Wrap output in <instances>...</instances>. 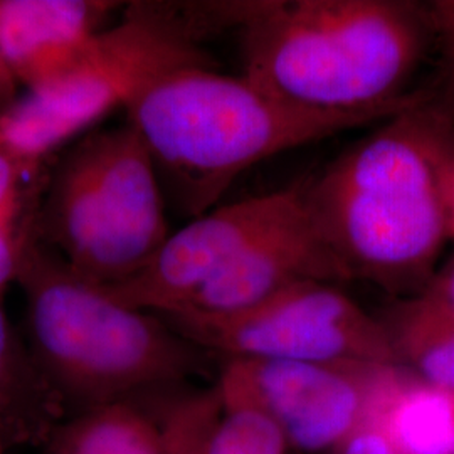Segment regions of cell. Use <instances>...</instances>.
Wrapping results in <instances>:
<instances>
[{
  "mask_svg": "<svg viewBox=\"0 0 454 454\" xmlns=\"http://www.w3.org/2000/svg\"><path fill=\"white\" fill-rule=\"evenodd\" d=\"M454 120L424 98L305 182L307 212L348 279L422 293L451 239L446 168Z\"/></svg>",
  "mask_w": 454,
  "mask_h": 454,
  "instance_id": "6da1fadb",
  "label": "cell"
},
{
  "mask_svg": "<svg viewBox=\"0 0 454 454\" xmlns=\"http://www.w3.org/2000/svg\"><path fill=\"white\" fill-rule=\"evenodd\" d=\"M241 34L243 76L292 105L360 114L403 108L433 34L404 0H254Z\"/></svg>",
  "mask_w": 454,
  "mask_h": 454,
  "instance_id": "7a4b0ae2",
  "label": "cell"
},
{
  "mask_svg": "<svg viewBox=\"0 0 454 454\" xmlns=\"http://www.w3.org/2000/svg\"><path fill=\"white\" fill-rule=\"evenodd\" d=\"M412 105L360 114L318 112L279 99L243 74L194 66L153 82L125 112L159 177L167 180L180 209L195 219L254 165L380 123Z\"/></svg>",
  "mask_w": 454,
  "mask_h": 454,
  "instance_id": "3957f363",
  "label": "cell"
},
{
  "mask_svg": "<svg viewBox=\"0 0 454 454\" xmlns=\"http://www.w3.org/2000/svg\"><path fill=\"white\" fill-rule=\"evenodd\" d=\"M16 283L27 307V345L69 412L130 401L202 371L204 350L160 317L129 309L76 275L34 231Z\"/></svg>",
  "mask_w": 454,
  "mask_h": 454,
  "instance_id": "277c9868",
  "label": "cell"
},
{
  "mask_svg": "<svg viewBox=\"0 0 454 454\" xmlns=\"http://www.w3.org/2000/svg\"><path fill=\"white\" fill-rule=\"evenodd\" d=\"M214 66L180 16L177 2H133L98 34L80 61L0 112V148L27 167L163 76Z\"/></svg>",
  "mask_w": 454,
  "mask_h": 454,
  "instance_id": "5b68a950",
  "label": "cell"
},
{
  "mask_svg": "<svg viewBox=\"0 0 454 454\" xmlns=\"http://www.w3.org/2000/svg\"><path fill=\"white\" fill-rule=\"evenodd\" d=\"M157 317L200 350L226 358L399 365L380 318L340 285L318 279L292 285L236 313Z\"/></svg>",
  "mask_w": 454,
  "mask_h": 454,
  "instance_id": "8992f818",
  "label": "cell"
},
{
  "mask_svg": "<svg viewBox=\"0 0 454 454\" xmlns=\"http://www.w3.org/2000/svg\"><path fill=\"white\" fill-rule=\"evenodd\" d=\"M399 367L226 358L214 386L223 406L268 416L293 450L333 453L369 419Z\"/></svg>",
  "mask_w": 454,
  "mask_h": 454,
  "instance_id": "52a82bcc",
  "label": "cell"
},
{
  "mask_svg": "<svg viewBox=\"0 0 454 454\" xmlns=\"http://www.w3.org/2000/svg\"><path fill=\"white\" fill-rule=\"evenodd\" d=\"M303 202L305 182H300L211 209L170 234L138 273L99 286L129 309L172 313L187 305L261 236L300 211Z\"/></svg>",
  "mask_w": 454,
  "mask_h": 454,
  "instance_id": "ba28073f",
  "label": "cell"
},
{
  "mask_svg": "<svg viewBox=\"0 0 454 454\" xmlns=\"http://www.w3.org/2000/svg\"><path fill=\"white\" fill-rule=\"evenodd\" d=\"M95 176L88 212L98 239L97 285L138 273L170 236L160 177L142 137L127 121L90 137Z\"/></svg>",
  "mask_w": 454,
  "mask_h": 454,
  "instance_id": "9c48e42d",
  "label": "cell"
},
{
  "mask_svg": "<svg viewBox=\"0 0 454 454\" xmlns=\"http://www.w3.org/2000/svg\"><path fill=\"white\" fill-rule=\"evenodd\" d=\"M309 279L335 285L350 281L317 232L303 202L300 211L261 236L187 305L176 311L236 313Z\"/></svg>",
  "mask_w": 454,
  "mask_h": 454,
  "instance_id": "30bf717a",
  "label": "cell"
},
{
  "mask_svg": "<svg viewBox=\"0 0 454 454\" xmlns=\"http://www.w3.org/2000/svg\"><path fill=\"white\" fill-rule=\"evenodd\" d=\"M118 4L98 0H0V54L27 91L80 61Z\"/></svg>",
  "mask_w": 454,
  "mask_h": 454,
  "instance_id": "8fae6325",
  "label": "cell"
},
{
  "mask_svg": "<svg viewBox=\"0 0 454 454\" xmlns=\"http://www.w3.org/2000/svg\"><path fill=\"white\" fill-rule=\"evenodd\" d=\"M71 416L0 305V454L46 448Z\"/></svg>",
  "mask_w": 454,
  "mask_h": 454,
  "instance_id": "7c38bea8",
  "label": "cell"
},
{
  "mask_svg": "<svg viewBox=\"0 0 454 454\" xmlns=\"http://www.w3.org/2000/svg\"><path fill=\"white\" fill-rule=\"evenodd\" d=\"M369 421L409 454H454V390L403 365L390 377Z\"/></svg>",
  "mask_w": 454,
  "mask_h": 454,
  "instance_id": "4fadbf2b",
  "label": "cell"
},
{
  "mask_svg": "<svg viewBox=\"0 0 454 454\" xmlns=\"http://www.w3.org/2000/svg\"><path fill=\"white\" fill-rule=\"evenodd\" d=\"M399 365L422 380L454 390V305L424 290L395 298L380 317Z\"/></svg>",
  "mask_w": 454,
  "mask_h": 454,
  "instance_id": "5bb4252c",
  "label": "cell"
},
{
  "mask_svg": "<svg viewBox=\"0 0 454 454\" xmlns=\"http://www.w3.org/2000/svg\"><path fill=\"white\" fill-rule=\"evenodd\" d=\"M44 450L48 454H165L160 424L131 401L69 416Z\"/></svg>",
  "mask_w": 454,
  "mask_h": 454,
  "instance_id": "9a60e30c",
  "label": "cell"
},
{
  "mask_svg": "<svg viewBox=\"0 0 454 454\" xmlns=\"http://www.w3.org/2000/svg\"><path fill=\"white\" fill-rule=\"evenodd\" d=\"M221 409L215 386L176 401L159 422L165 454H209L212 429Z\"/></svg>",
  "mask_w": 454,
  "mask_h": 454,
  "instance_id": "2e32d148",
  "label": "cell"
},
{
  "mask_svg": "<svg viewBox=\"0 0 454 454\" xmlns=\"http://www.w3.org/2000/svg\"><path fill=\"white\" fill-rule=\"evenodd\" d=\"M283 431L260 411L224 407L214 424L209 454H292Z\"/></svg>",
  "mask_w": 454,
  "mask_h": 454,
  "instance_id": "e0dca14e",
  "label": "cell"
},
{
  "mask_svg": "<svg viewBox=\"0 0 454 454\" xmlns=\"http://www.w3.org/2000/svg\"><path fill=\"white\" fill-rule=\"evenodd\" d=\"M33 211H27L24 195L0 209V305L12 283H16L24 246L33 236Z\"/></svg>",
  "mask_w": 454,
  "mask_h": 454,
  "instance_id": "ac0fdd59",
  "label": "cell"
},
{
  "mask_svg": "<svg viewBox=\"0 0 454 454\" xmlns=\"http://www.w3.org/2000/svg\"><path fill=\"white\" fill-rule=\"evenodd\" d=\"M427 11L442 56V99L438 106L454 120V0H436Z\"/></svg>",
  "mask_w": 454,
  "mask_h": 454,
  "instance_id": "d6986e66",
  "label": "cell"
},
{
  "mask_svg": "<svg viewBox=\"0 0 454 454\" xmlns=\"http://www.w3.org/2000/svg\"><path fill=\"white\" fill-rule=\"evenodd\" d=\"M333 454H409L392 442L372 421L364 422L357 431L341 442Z\"/></svg>",
  "mask_w": 454,
  "mask_h": 454,
  "instance_id": "ffe728a7",
  "label": "cell"
},
{
  "mask_svg": "<svg viewBox=\"0 0 454 454\" xmlns=\"http://www.w3.org/2000/svg\"><path fill=\"white\" fill-rule=\"evenodd\" d=\"M426 290L438 293L439 296L446 298L454 305V256L442 268H439L434 279Z\"/></svg>",
  "mask_w": 454,
  "mask_h": 454,
  "instance_id": "44dd1931",
  "label": "cell"
},
{
  "mask_svg": "<svg viewBox=\"0 0 454 454\" xmlns=\"http://www.w3.org/2000/svg\"><path fill=\"white\" fill-rule=\"evenodd\" d=\"M17 86L19 82L0 54V112H4L16 101Z\"/></svg>",
  "mask_w": 454,
  "mask_h": 454,
  "instance_id": "7402d4cb",
  "label": "cell"
},
{
  "mask_svg": "<svg viewBox=\"0 0 454 454\" xmlns=\"http://www.w3.org/2000/svg\"><path fill=\"white\" fill-rule=\"evenodd\" d=\"M446 197H448V209H450L451 239H454V153L446 168Z\"/></svg>",
  "mask_w": 454,
  "mask_h": 454,
  "instance_id": "603a6c76",
  "label": "cell"
}]
</instances>
